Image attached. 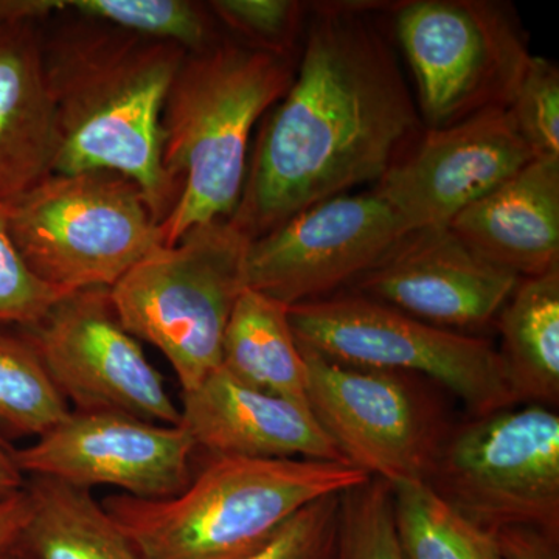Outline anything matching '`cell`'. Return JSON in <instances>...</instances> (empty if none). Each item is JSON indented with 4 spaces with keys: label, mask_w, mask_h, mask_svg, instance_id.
<instances>
[{
    "label": "cell",
    "mask_w": 559,
    "mask_h": 559,
    "mask_svg": "<svg viewBox=\"0 0 559 559\" xmlns=\"http://www.w3.org/2000/svg\"><path fill=\"white\" fill-rule=\"evenodd\" d=\"M425 485L487 532L559 538V415L527 404L452 425Z\"/></svg>",
    "instance_id": "obj_8"
},
{
    "label": "cell",
    "mask_w": 559,
    "mask_h": 559,
    "mask_svg": "<svg viewBox=\"0 0 559 559\" xmlns=\"http://www.w3.org/2000/svg\"><path fill=\"white\" fill-rule=\"evenodd\" d=\"M57 117L36 22H0V205L53 175Z\"/></svg>",
    "instance_id": "obj_18"
},
{
    "label": "cell",
    "mask_w": 559,
    "mask_h": 559,
    "mask_svg": "<svg viewBox=\"0 0 559 559\" xmlns=\"http://www.w3.org/2000/svg\"><path fill=\"white\" fill-rule=\"evenodd\" d=\"M32 513L27 488L0 502V555L16 546Z\"/></svg>",
    "instance_id": "obj_31"
},
{
    "label": "cell",
    "mask_w": 559,
    "mask_h": 559,
    "mask_svg": "<svg viewBox=\"0 0 559 559\" xmlns=\"http://www.w3.org/2000/svg\"><path fill=\"white\" fill-rule=\"evenodd\" d=\"M32 513L17 547L31 559H142L90 489L27 477Z\"/></svg>",
    "instance_id": "obj_20"
},
{
    "label": "cell",
    "mask_w": 559,
    "mask_h": 559,
    "mask_svg": "<svg viewBox=\"0 0 559 559\" xmlns=\"http://www.w3.org/2000/svg\"><path fill=\"white\" fill-rule=\"evenodd\" d=\"M341 495L325 496L305 506L245 559L336 558Z\"/></svg>",
    "instance_id": "obj_28"
},
{
    "label": "cell",
    "mask_w": 559,
    "mask_h": 559,
    "mask_svg": "<svg viewBox=\"0 0 559 559\" xmlns=\"http://www.w3.org/2000/svg\"><path fill=\"white\" fill-rule=\"evenodd\" d=\"M186 55L176 44L90 20L44 39L58 130L53 175L124 176L164 223L179 189L162 165V112Z\"/></svg>",
    "instance_id": "obj_2"
},
{
    "label": "cell",
    "mask_w": 559,
    "mask_h": 559,
    "mask_svg": "<svg viewBox=\"0 0 559 559\" xmlns=\"http://www.w3.org/2000/svg\"><path fill=\"white\" fill-rule=\"evenodd\" d=\"M0 559H31L27 557V555L24 554L20 549V547L16 546L13 547V549H10L9 551H5V554L0 555Z\"/></svg>",
    "instance_id": "obj_34"
},
{
    "label": "cell",
    "mask_w": 559,
    "mask_h": 559,
    "mask_svg": "<svg viewBox=\"0 0 559 559\" xmlns=\"http://www.w3.org/2000/svg\"><path fill=\"white\" fill-rule=\"evenodd\" d=\"M252 238L231 218L160 246L109 289L124 329L168 359L182 392L221 367L223 341L246 286Z\"/></svg>",
    "instance_id": "obj_5"
},
{
    "label": "cell",
    "mask_w": 559,
    "mask_h": 559,
    "mask_svg": "<svg viewBox=\"0 0 559 559\" xmlns=\"http://www.w3.org/2000/svg\"><path fill=\"white\" fill-rule=\"evenodd\" d=\"M14 450L9 441L0 439V502L17 495L25 488L27 477L22 474L14 459Z\"/></svg>",
    "instance_id": "obj_33"
},
{
    "label": "cell",
    "mask_w": 559,
    "mask_h": 559,
    "mask_svg": "<svg viewBox=\"0 0 559 559\" xmlns=\"http://www.w3.org/2000/svg\"><path fill=\"white\" fill-rule=\"evenodd\" d=\"M300 349L308 406L345 462L390 487L426 484L454 425L428 380L345 366Z\"/></svg>",
    "instance_id": "obj_10"
},
{
    "label": "cell",
    "mask_w": 559,
    "mask_h": 559,
    "mask_svg": "<svg viewBox=\"0 0 559 559\" xmlns=\"http://www.w3.org/2000/svg\"><path fill=\"white\" fill-rule=\"evenodd\" d=\"M288 310L264 294L242 290L224 334L221 369L250 388L308 406L307 366Z\"/></svg>",
    "instance_id": "obj_21"
},
{
    "label": "cell",
    "mask_w": 559,
    "mask_h": 559,
    "mask_svg": "<svg viewBox=\"0 0 559 559\" xmlns=\"http://www.w3.org/2000/svg\"><path fill=\"white\" fill-rule=\"evenodd\" d=\"M509 110L535 159L559 160V69L532 57Z\"/></svg>",
    "instance_id": "obj_27"
},
{
    "label": "cell",
    "mask_w": 559,
    "mask_h": 559,
    "mask_svg": "<svg viewBox=\"0 0 559 559\" xmlns=\"http://www.w3.org/2000/svg\"><path fill=\"white\" fill-rule=\"evenodd\" d=\"M66 10L187 51L204 49L218 39L207 7L187 0H70Z\"/></svg>",
    "instance_id": "obj_24"
},
{
    "label": "cell",
    "mask_w": 559,
    "mask_h": 559,
    "mask_svg": "<svg viewBox=\"0 0 559 559\" xmlns=\"http://www.w3.org/2000/svg\"><path fill=\"white\" fill-rule=\"evenodd\" d=\"M72 412L17 326H0V439H39Z\"/></svg>",
    "instance_id": "obj_22"
},
{
    "label": "cell",
    "mask_w": 559,
    "mask_h": 559,
    "mask_svg": "<svg viewBox=\"0 0 559 559\" xmlns=\"http://www.w3.org/2000/svg\"><path fill=\"white\" fill-rule=\"evenodd\" d=\"M198 451L182 426L157 425L119 412L72 411L31 447L14 450L25 477L83 489L119 488L135 499L180 495L193 480Z\"/></svg>",
    "instance_id": "obj_13"
},
{
    "label": "cell",
    "mask_w": 559,
    "mask_h": 559,
    "mask_svg": "<svg viewBox=\"0 0 559 559\" xmlns=\"http://www.w3.org/2000/svg\"><path fill=\"white\" fill-rule=\"evenodd\" d=\"M406 231L373 190L342 194L250 242L246 286L288 308L326 299L352 288Z\"/></svg>",
    "instance_id": "obj_12"
},
{
    "label": "cell",
    "mask_w": 559,
    "mask_h": 559,
    "mask_svg": "<svg viewBox=\"0 0 559 559\" xmlns=\"http://www.w3.org/2000/svg\"><path fill=\"white\" fill-rule=\"evenodd\" d=\"M496 319L498 353L518 403L558 406L559 270L521 278Z\"/></svg>",
    "instance_id": "obj_19"
},
{
    "label": "cell",
    "mask_w": 559,
    "mask_h": 559,
    "mask_svg": "<svg viewBox=\"0 0 559 559\" xmlns=\"http://www.w3.org/2000/svg\"><path fill=\"white\" fill-rule=\"evenodd\" d=\"M535 159L509 108L426 128L373 191L407 231L450 226L466 207Z\"/></svg>",
    "instance_id": "obj_14"
},
{
    "label": "cell",
    "mask_w": 559,
    "mask_h": 559,
    "mask_svg": "<svg viewBox=\"0 0 559 559\" xmlns=\"http://www.w3.org/2000/svg\"><path fill=\"white\" fill-rule=\"evenodd\" d=\"M297 60L235 38L187 51L162 112V165L179 189L160 224L165 246L234 215L253 127L289 90Z\"/></svg>",
    "instance_id": "obj_3"
},
{
    "label": "cell",
    "mask_w": 559,
    "mask_h": 559,
    "mask_svg": "<svg viewBox=\"0 0 559 559\" xmlns=\"http://www.w3.org/2000/svg\"><path fill=\"white\" fill-rule=\"evenodd\" d=\"M520 282L473 252L450 226H437L406 231L348 290L466 333L498 318Z\"/></svg>",
    "instance_id": "obj_15"
},
{
    "label": "cell",
    "mask_w": 559,
    "mask_h": 559,
    "mask_svg": "<svg viewBox=\"0 0 559 559\" xmlns=\"http://www.w3.org/2000/svg\"><path fill=\"white\" fill-rule=\"evenodd\" d=\"M66 294L28 270L11 241L5 205H0V326H31Z\"/></svg>",
    "instance_id": "obj_29"
},
{
    "label": "cell",
    "mask_w": 559,
    "mask_h": 559,
    "mask_svg": "<svg viewBox=\"0 0 559 559\" xmlns=\"http://www.w3.org/2000/svg\"><path fill=\"white\" fill-rule=\"evenodd\" d=\"M180 426L204 459H310L345 462L310 407L213 371L182 392Z\"/></svg>",
    "instance_id": "obj_16"
},
{
    "label": "cell",
    "mask_w": 559,
    "mask_h": 559,
    "mask_svg": "<svg viewBox=\"0 0 559 559\" xmlns=\"http://www.w3.org/2000/svg\"><path fill=\"white\" fill-rule=\"evenodd\" d=\"M369 479L342 462L204 459L175 498L119 492L102 506L142 559H245L308 503Z\"/></svg>",
    "instance_id": "obj_4"
},
{
    "label": "cell",
    "mask_w": 559,
    "mask_h": 559,
    "mask_svg": "<svg viewBox=\"0 0 559 559\" xmlns=\"http://www.w3.org/2000/svg\"><path fill=\"white\" fill-rule=\"evenodd\" d=\"M5 212L28 270L64 293L110 289L165 246L145 193L112 171L50 175Z\"/></svg>",
    "instance_id": "obj_6"
},
{
    "label": "cell",
    "mask_w": 559,
    "mask_h": 559,
    "mask_svg": "<svg viewBox=\"0 0 559 559\" xmlns=\"http://www.w3.org/2000/svg\"><path fill=\"white\" fill-rule=\"evenodd\" d=\"M393 31L426 128L509 108L533 57L516 10L498 0L400 2Z\"/></svg>",
    "instance_id": "obj_9"
},
{
    "label": "cell",
    "mask_w": 559,
    "mask_h": 559,
    "mask_svg": "<svg viewBox=\"0 0 559 559\" xmlns=\"http://www.w3.org/2000/svg\"><path fill=\"white\" fill-rule=\"evenodd\" d=\"M382 2L310 7L289 90L263 124L230 216L252 240L374 182L423 132Z\"/></svg>",
    "instance_id": "obj_1"
},
{
    "label": "cell",
    "mask_w": 559,
    "mask_h": 559,
    "mask_svg": "<svg viewBox=\"0 0 559 559\" xmlns=\"http://www.w3.org/2000/svg\"><path fill=\"white\" fill-rule=\"evenodd\" d=\"M334 559H404L388 481L369 479L342 492Z\"/></svg>",
    "instance_id": "obj_25"
},
{
    "label": "cell",
    "mask_w": 559,
    "mask_h": 559,
    "mask_svg": "<svg viewBox=\"0 0 559 559\" xmlns=\"http://www.w3.org/2000/svg\"><path fill=\"white\" fill-rule=\"evenodd\" d=\"M300 347L359 369L399 371L437 382L471 417L518 406L491 342L429 325L360 294H334L288 310Z\"/></svg>",
    "instance_id": "obj_7"
},
{
    "label": "cell",
    "mask_w": 559,
    "mask_h": 559,
    "mask_svg": "<svg viewBox=\"0 0 559 559\" xmlns=\"http://www.w3.org/2000/svg\"><path fill=\"white\" fill-rule=\"evenodd\" d=\"M500 549L506 559H559V538L540 530L511 527L499 530Z\"/></svg>",
    "instance_id": "obj_30"
},
{
    "label": "cell",
    "mask_w": 559,
    "mask_h": 559,
    "mask_svg": "<svg viewBox=\"0 0 559 559\" xmlns=\"http://www.w3.org/2000/svg\"><path fill=\"white\" fill-rule=\"evenodd\" d=\"M450 227L473 252L516 277L559 270V160L528 162Z\"/></svg>",
    "instance_id": "obj_17"
},
{
    "label": "cell",
    "mask_w": 559,
    "mask_h": 559,
    "mask_svg": "<svg viewBox=\"0 0 559 559\" xmlns=\"http://www.w3.org/2000/svg\"><path fill=\"white\" fill-rule=\"evenodd\" d=\"M66 11L60 0H0V22H36Z\"/></svg>",
    "instance_id": "obj_32"
},
{
    "label": "cell",
    "mask_w": 559,
    "mask_h": 559,
    "mask_svg": "<svg viewBox=\"0 0 559 559\" xmlns=\"http://www.w3.org/2000/svg\"><path fill=\"white\" fill-rule=\"evenodd\" d=\"M207 9L238 40L255 49L297 57L310 7L297 0H215Z\"/></svg>",
    "instance_id": "obj_26"
},
{
    "label": "cell",
    "mask_w": 559,
    "mask_h": 559,
    "mask_svg": "<svg viewBox=\"0 0 559 559\" xmlns=\"http://www.w3.org/2000/svg\"><path fill=\"white\" fill-rule=\"evenodd\" d=\"M404 559H506L496 533L460 516L425 484L392 487Z\"/></svg>",
    "instance_id": "obj_23"
},
{
    "label": "cell",
    "mask_w": 559,
    "mask_h": 559,
    "mask_svg": "<svg viewBox=\"0 0 559 559\" xmlns=\"http://www.w3.org/2000/svg\"><path fill=\"white\" fill-rule=\"evenodd\" d=\"M21 330L75 411L180 425V407L138 337L120 322L108 288L66 294L39 322Z\"/></svg>",
    "instance_id": "obj_11"
}]
</instances>
